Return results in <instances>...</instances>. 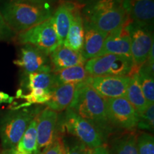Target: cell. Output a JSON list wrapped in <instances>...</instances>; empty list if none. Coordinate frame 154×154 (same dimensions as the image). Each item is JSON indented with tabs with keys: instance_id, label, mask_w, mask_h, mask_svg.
I'll use <instances>...</instances> for the list:
<instances>
[{
	"instance_id": "obj_34",
	"label": "cell",
	"mask_w": 154,
	"mask_h": 154,
	"mask_svg": "<svg viewBox=\"0 0 154 154\" xmlns=\"http://www.w3.org/2000/svg\"><path fill=\"white\" fill-rule=\"evenodd\" d=\"M61 2H75L76 0H60Z\"/></svg>"
},
{
	"instance_id": "obj_23",
	"label": "cell",
	"mask_w": 154,
	"mask_h": 154,
	"mask_svg": "<svg viewBox=\"0 0 154 154\" xmlns=\"http://www.w3.org/2000/svg\"><path fill=\"white\" fill-rule=\"evenodd\" d=\"M57 85L64 84H78L85 82L91 76L84 68V65H78L53 72Z\"/></svg>"
},
{
	"instance_id": "obj_19",
	"label": "cell",
	"mask_w": 154,
	"mask_h": 154,
	"mask_svg": "<svg viewBox=\"0 0 154 154\" xmlns=\"http://www.w3.org/2000/svg\"><path fill=\"white\" fill-rule=\"evenodd\" d=\"M79 84H64L57 86L51 93V99L45 105L57 113L64 111L72 103Z\"/></svg>"
},
{
	"instance_id": "obj_30",
	"label": "cell",
	"mask_w": 154,
	"mask_h": 154,
	"mask_svg": "<svg viewBox=\"0 0 154 154\" xmlns=\"http://www.w3.org/2000/svg\"><path fill=\"white\" fill-rule=\"evenodd\" d=\"M88 154H110V153H109V149H108L107 146L103 144V145L94 148V149H88Z\"/></svg>"
},
{
	"instance_id": "obj_33",
	"label": "cell",
	"mask_w": 154,
	"mask_h": 154,
	"mask_svg": "<svg viewBox=\"0 0 154 154\" xmlns=\"http://www.w3.org/2000/svg\"><path fill=\"white\" fill-rule=\"evenodd\" d=\"M0 154H18L16 149H3L0 151Z\"/></svg>"
},
{
	"instance_id": "obj_9",
	"label": "cell",
	"mask_w": 154,
	"mask_h": 154,
	"mask_svg": "<svg viewBox=\"0 0 154 154\" xmlns=\"http://www.w3.org/2000/svg\"><path fill=\"white\" fill-rule=\"evenodd\" d=\"M106 115L113 130L135 131L138 115L125 97L106 99Z\"/></svg>"
},
{
	"instance_id": "obj_10",
	"label": "cell",
	"mask_w": 154,
	"mask_h": 154,
	"mask_svg": "<svg viewBox=\"0 0 154 154\" xmlns=\"http://www.w3.org/2000/svg\"><path fill=\"white\" fill-rule=\"evenodd\" d=\"M13 63L22 70L23 76L34 73L52 72L49 55L30 44L22 46L18 57Z\"/></svg>"
},
{
	"instance_id": "obj_26",
	"label": "cell",
	"mask_w": 154,
	"mask_h": 154,
	"mask_svg": "<svg viewBox=\"0 0 154 154\" xmlns=\"http://www.w3.org/2000/svg\"><path fill=\"white\" fill-rule=\"evenodd\" d=\"M138 154H154V138L150 133L141 132L136 136Z\"/></svg>"
},
{
	"instance_id": "obj_22",
	"label": "cell",
	"mask_w": 154,
	"mask_h": 154,
	"mask_svg": "<svg viewBox=\"0 0 154 154\" xmlns=\"http://www.w3.org/2000/svg\"><path fill=\"white\" fill-rule=\"evenodd\" d=\"M125 98L134 107L138 115L143 113L149 106L141 90L137 72L133 73L130 76Z\"/></svg>"
},
{
	"instance_id": "obj_15",
	"label": "cell",
	"mask_w": 154,
	"mask_h": 154,
	"mask_svg": "<svg viewBox=\"0 0 154 154\" xmlns=\"http://www.w3.org/2000/svg\"><path fill=\"white\" fill-rule=\"evenodd\" d=\"M84 39L82 55L87 61L99 56L108 34L85 20H84Z\"/></svg>"
},
{
	"instance_id": "obj_29",
	"label": "cell",
	"mask_w": 154,
	"mask_h": 154,
	"mask_svg": "<svg viewBox=\"0 0 154 154\" xmlns=\"http://www.w3.org/2000/svg\"><path fill=\"white\" fill-rule=\"evenodd\" d=\"M39 154H64L61 136H59L51 146L44 149Z\"/></svg>"
},
{
	"instance_id": "obj_14",
	"label": "cell",
	"mask_w": 154,
	"mask_h": 154,
	"mask_svg": "<svg viewBox=\"0 0 154 154\" xmlns=\"http://www.w3.org/2000/svg\"><path fill=\"white\" fill-rule=\"evenodd\" d=\"M123 5L131 21L153 26L154 0H123Z\"/></svg>"
},
{
	"instance_id": "obj_25",
	"label": "cell",
	"mask_w": 154,
	"mask_h": 154,
	"mask_svg": "<svg viewBox=\"0 0 154 154\" xmlns=\"http://www.w3.org/2000/svg\"><path fill=\"white\" fill-rule=\"evenodd\" d=\"M64 154H88V148L82 141L68 134H61Z\"/></svg>"
},
{
	"instance_id": "obj_3",
	"label": "cell",
	"mask_w": 154,
	"mask_h": 154,
	"mask_svg": "<svg viewBox=\"0 0 154 154\" xmlns=\"http://www.w3.org/2000/svg\"><path fill=\"white\" fill-rule=\"evenodd\" d=\"M69 108L94 125L107 140L114 131L108 121L105 99L88 85L87 81L79 84Z\"/></svg>"
},
{
	"instance_id": "obj_13",
	"label": "cell",
	"mask_w": 154,
	"mask_h": 154,
	"mask_svg": "<svg viewBox=\"0 0 154 154\" xmlns=\"http://www.w3.org/2000/svg\"><path fill=\"white\" fill-rule=\"evenodd\" d=\"M126 24L108 34L98 57L106 54H116L131 57L130 36L126 27Z\"/></svg>"
},
{
	"instance_id": "obj_12",
	"label": "cell",
	"mask_w": 154,
	"mask_h": 154,
	"mask_svg": "<svg viewBox=\"0 0 154 154\" xmlns=\"http://www.w3.org/2000/svg\"><path fill=\"white\" fill-rule=\"evenodd\" d=\"M130 76H90L87 84L104 99L125 97Z\"/></svg>"
},
{
	"instance_id": "obj_4",
	"label": "cell",
	"mask_w": 154,
	"mask_h": 154,
	"mask_svg": "<svg viewBox=\"0 0 154 154\" xmlns=\"http://www.w3.org/2000/svg\"><path fill=\"white\" fill-rule=\"evenodd\" d=\"M42 109L38 106L11 108L0 115V141L3 149H14L29 125Z\"/></svg>"
},
{
	"instance_id": "obj_7",
	"label": "cell",
	"mask_w": 154,
	"mask_h": 154,
	"mask_svg": "<svg viewBox=\"0 0 154 154\" xmlns=\"http://www.w3.org/2000/svg\"><path fill=\"white\" fill-rule=\"evenodd\" d=\"M131 39V51L135 68L138 69L149 57L154 46L153 26L133 22L129 19L126 24Z\"/></svg>"
},
{
	"instance_id": "obj_8",
	"label": "cell",
	"mask_w": 154,
	"mask_h": 154,
	"mask_svg": "<svg viewBox=\"0 0 154 154\" xmlns=\"http://www.w3.org/2000/svg\"><path fill=\"white\" fill-rule=\"evenodd\" d=\"M14 39L21 45L30 44L49 55L59 47L52 17L29 29L17 34Z\"/></svg>"
},
{
	"instance_id": "obj_27",
	"label": "cell",
	"mask_w": 154,
	"mask_h": 154,
	"mask_svg": "<svg viewBox=\"0 0 154 154\" xmlns=\"http://www.w3.org/2000/svg\"><path fill=\"white\" fill-rule=\"evenodd\" d=\"M154 128V104H151L138 115L136 129L153 132Z\"/></svg>"
},
{
	"instance_id": "obj_11",
	"label": "cell",
	"mask_w": 154,
	"mask_h": 154,
	"mask_svg": "<svg viewBox=\"0 0 154 154\" xmlns=\"http://www.w3.org/2000/svg\"><path fill=\"white\" fill-rule=\"evenodd\" d=\"M61 135L59 113L46 107L36 116L37 153L39 154L51 146Z\"/></svg>"
},
{
	"instance_id": "obj_21",
	"label": "cell",
	"mask_w": 154,
	"mask_h": 154,
	"mask_svg": "<svg viewBox=\"0 0 154 154\" xmlns=\"http://www.w3.org/2000/svg\"><path fill=\"white\" fill-rule=\"evenodd\" d=\"M135 131H125L111 139L109 149L110 154H138Z\"/></svg>"
},
{
	"instance_id": "obj_32",
	"label": "cell",
	"mask_w": 154,
	"mask_h": 154,
	"mask_svg": "<svg viewBox=\"0 0 154 154\" xmlns=\"http://www.w3.org/2000/svg\"><path fill=\"white\" fill-rule=\"evenodd\" d=\"M22 1L31 2H36V3H42V4H48L50 5H54L59 0H22Z\"/></svg>"
},
{
	"instance_id": "obj_16",
	"label": "cell",
	"mask_w": 154,
	"mask_h": 154,
	"mask_svg": "<svg viewBox=\"0 0 154 154\" xmlns=\"http://www.w3.org/2000/svg\"><path fill=\"white\" fill-rule=\"evenodd\" d=\"M74 2H61L54 11L52 18L59 46L63 44L72 23Z\"/></svg>"
},
{
	"instance_id": "obj_18",
	"label": "cell",
	"mask_w": 154,
	"mask_h": 154,
	"mask_svg": "<svg viewBox=\"0 0 154 154\" xmlns=\"http://www.w3.org/2000/svg\"><path fill=\"white\" fill-rule=\"evenodd\" d=\"M84 19L81 14L79 8L75 3L72 23H71L68 34L63 45L73 51L82 54V50L84 45Z\"/></svg>"
},
{
	"instance_id": "obj_1",
	"label": "cell",
	"mask_w": 154,
	"mask_h": 154,
	"mask_svg": "<svg viewBox=\"0 0 154 154\" xmlns=\"http://www.w3.org/2000/svg\"><path fill=\"white\" fill-rule=\"evenodd\" d=\"M84 20L109 34L129 21L123 0H76Z\"/></svg>"
},
{
	"instance_id": "obj_28",
	"label": "cell",
	"mask_w": 154,
	"mask_h": 154,
	"mask_svg": "<svg viewBox=\"0 0 154 154\" xmlns=\"http://www.w3.org/2000/svg\"><path fill=\"white\" fill-rule=\"evenodd\" d=\"M17 34L9 27L0 12V42H10L14 39Z\"/></svg>"
},
{
	"instance_id": "obj_6",
	"label": "cell",
	"mask_w": 154,
	"mask_h": 154,
	"mask_svg": "<svg viewBox=\"0 0 154 154\" xmlns=\"http://www.w3.org/2000/svg\"><path fill=\"white\" fill-rule=\"evenodd\" d=\"M84 68L91 76H131L137 72L132 57L106 54L86 61Z\"/></svg>"
},
{
	"instance_id": "obj_20",
	"label": "cell",
	"mask_w": 154,
	"mask_h": 154,
	"mask_svg": "<svg viewBox=\"0 0 154 154\" xmlns=\"http://www.w3.org/2000/svg\"><path fill=\"white\" fill-rule=\"evenodd\" d=\"M21 85L27 91L38 89L52 92L54 88L58 86L53 72L34 73L23 76Z\"/></svg>"
},
{
	"instance_id": "obj_2",
	"label": "cell",
	"mask_w": 154,
	"mask_h": 154,
	"mask_svg": "<svg viewBox=\"0 0 154 154\" xmlns=\"http://www.w3.org/2000/svg\"><path fill=\"white\" fill-rule=\"evenodd\" d=\"M54 11L52 5L22 0H8L0 8L5 22L17 34L47 20Z\"/></svg>"
},
{
	"instance_id": "obj_24",
	"label": "cell",
	"mask_w": 154,
	"mask_h": 154,
	"mask_svg": "<svg viewBox=\"0 0 154 154\" xmlns=\"http://www.w3.org/2000/svg\"><path fill=\"white\" fill-rule=\"evenodd\" d=\"M15 149L18 154H36L37 153L36 116L31 121Z\"/></svg>"
},
{
	"instance_id": "obj_31",
	"label": "cell",
	"mask_w": 154,
	"mask_h": 154,
	"mask_svg": "<svg viewBox=\"0 0 154 154\" xmlns=\"http://www.w3.org/2000/svg\"><path fill=\"white\" fill-rule=\"evenodd\" d=\"M14 97L11 96L9 94L5 93V92L0 91V105L4 103H12L14 102Z\"/></svg>"
},
{
	"instance_id": "obj_17",
	"label": "cell",
	"mask_w": 154,
	"mask_h": 154,
	"mask_svg": "<svg viewBox=\"0 0 154 154\" xmlns=\"http://www.w3.org/2000/svg\"><path fill=\"white\" fill-rule=\"evenodd\" d=\"M52 72L78 65H84L86 60L82 54L73 51L63 45L59 46L49 54Z\"/></svg>"
},
{
	"instance_id": "obj_5",
	"label": "cell",
	"mask_w": 154,
	"mask_h": 154,
	"mask_svg": "<svg viewBox=\"0 0 154 154\" xmlns=\"http://www.w3.org/2000/svg\"><path fill=\"white\" fill-rule=\"evenodd\" d=\"M59 126L61 134H68L76 138L88 149L102 146L107 139L96 127L79 116L72 109H66L59 114Z\"/></svg>"
}]
</instances>
